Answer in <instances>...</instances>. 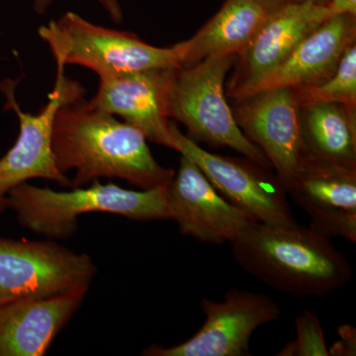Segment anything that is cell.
Returning <instances> with one entry per match:
<instances>
[{
    "instance_id": "14",
    "label": "cell",
    "mask_w": 356,
    "mask_h": 356,
    "mask_svg": "<svg viewBox=\"0 0 356 356\" xmlns=\"http://www.w3.org/2000/svg\"><path fill=\"white\" fill-rule=\"evenodd\" d=\"M177 70L165 67L99 77L89 103L139 129L147 140L175 151L166 105Z\"/></svg>"
},
{
    "instance_id": "20",
    "label": "cell",
    "mask_w": 356,
    "mask_h": 356,
    "mask_svg": "<svg viewBox=\"0 0 356 356\" xmlns=\"http://www.w3.org/2000/svg\"><path fill=\"white\" fill-rule=\"evenodd\" d=\"M298 337L288 343L278 355H329L325 348L324 334L317 317L311 312H303L296 318Z\"/></svg>"
},
{
    "instance_id": "18",
    "label": "cell",
    "mask_w": 356,
    "mask_h": 356,
    "mask_svg": "<svg viewBox=\"0 0 356 356\" xmlns=\"http://www.w3.org/2000/svg\"><path fill=\"white\" fill-rule=\"evenodd\" d=\"M302 158L356 166V109L341 103L300 105Z\"/></svg>"
},
{
    "instance_id": "23",
    "label": "cell",
    "mask_w": 356,
    "mask_h": 356,
    "mask_svg": "<svg viewBox=\"0 0 356 356\" xmlns=\"http://www.w3.org/2000/svg\"><path fill=\"white\" fill-rule=\"evenodd\" d=\"M327 8L331 16L343 14L356 15V0H330Z\"/></svg>"
},
{
    "instance_id": "12",
    "label": "cell",
    "mask_w": 356,
    "mask_h": 356,
    "mask_svg": "<svg viewBox=\"0 0 356 356\" xmlns=\"http://www.w3.org/2000/svg\"><path fill=\"white\" fill-rule=\"evenodd\" d=\"M286 192L308 215L311 229L356 242V166L303 156Z\"/></svg>"
},
{
    "instance_id": "16",
    "label": "cell",
    "mask_w": 356,
    "mask_h": 356,
    "mask_svg": "<svg viewBox=\"0 0 356 356\" xmlns=\"http://www.w3.org/2000/svg\"><path fill=\"white\" fill-rule=\"evenodd\" d=\"M355 44L356 15L332 16L306 37L278 67L255 83L243 99L268 89L323 83L334 74L343 54Z\"/></svg>"
},
{
    "instance_id": "17",
    "label": "cell",
    "mask_w": 356,
    "mask_h": 356,
    "mask_svg": "<svg viewBox=\"0 0 356 356\" xmlns=\"http://www.w3.org/2000/svg\"><path fill=\"white\" fill-rule=\"evenodd\" d=\"M266 17L257 0H225L219 11L186 40L182 67L210 57L238 55L254 39Z\"/></svg>"
},
{
    "instance_id": "2",
    "label": "cell",
    "mask_w": 356,
    "mask_h": 356,
    "mask_svg": "<svg viewBox=\"0 0 356 356\" xmlns=\"http://www.w3.org/2000/svg\"><path fill=\"white\" fill-rule=\"evenodd\" d=\"M332 238L310 227H273L254 222L229 243L243 270L278 292L292 296H329L353 275Z\"/></svg>"
},
{
    "instance_id": "3",
    "label": "cell",
    "mask_w": 356,
    "mask_h": 356,
    "mask_svg": "<svg viewBox=\"0 0 356 356\" xmlns=\"http://www.w3.org/2000/svg\"><path fill=\"white\" fill-rule=\"evenodd\" d=\"M166 187L136 191L95 180L88 187L56 191L25 182L8 192L6 209L13 211L29 231L64 240L76 233L77 218L86 213H110L138 221L170 219Z\"/></svg>"
},
{
    "instance_id": "7",
    "label": "cell",
    "mask_w": 356,
    "mask_h": 356,
    "mask_svg": "<svg viewBox=\"0 0 356 356\" xmlns=\"http://www.w3.org/2000/svg\"><path fill=\"white\" fill-rule=\"evenodd\" d=\"M175 151L198 165L208 180L229 203L261 224L293 227L298 224L287 192L270 168L252 159L209 153L170 122Z\"/></svg>"
},
{
    "instance_id": "11",
    "label": "cell",
    "mask_w": 356,
    "mask_h": 356,
    "mask_svg": "<svg viewBox=\"0 0 356 356\" xmlns=\"http://www.w3.org/2000/svg\"><path fill=\"white\" fill-rule=\"evenodd\" d=\"M299 107L294 89L278 88L236 102L232 109L243 135L266 156L285 191L301 163Z\"/></svg>"
},
{
    "instance_id": "19",
    "label": "cell",
    "mask_w": 356,
    "mask_h": 356,
    "mask_svg": "<svg viewBox=\"0 0 356 356\" xmlns=\"http://www.w3.org/2000/svg\"><path fill=\"white\" fill-rule=\"evenodd\" d=\"M293 89L299 105L341 103L356 109V44L346 51L329 79L318 86Z\"/></svg>"
},
{
    "instance_id": "10",
    "label": "cell",
    "mask_w": 356,
    "mask_h": 356,
    "mask_svg": "<svg viewBox=\"0 0 356 356\" xmlns=\"http://www.w3.org/2000/svg\"><path fill=\"white\" fill-rule=\"evenodd\" d=\"M166 198L170 219L180 233L200 243H229L257 222L222 197L198 165L184 154L166 187Z\"/></svg>"
},
{
    "instance_id": "4",
    "label": "cell",
    "mask_w": 356,
    "mask_h": 356,
    "mask_svg": "<svg viewBox=\"0 0 356 356\" xmlns=\"http://www.w3.org/2000/svg\"><path fill=\"white\" fill-rule=\"evenodd\" d=\"M56 63L79 65L98 77L184 67L186 41L168 48L147 43L134 33L95 24L69 11L39 28Z\"/></svg>"
},
{
    "instance_id": "6",
    "label": "cell",
    "mask_w": 356,
    "mask_h": 356,
    "mask_svg": "<svg viewBox=\"0 0 356 356\" xmlns=\"http://www.w3.org/2000/svg\"><path fill=\"white\" fill-rule=\"evenodd\" d=\"M55 84L49 93L48 102L38 113L21 108L16 99L19 81L6 79L0 81V92L4 96V110L13 111L19 123V134L13 147L0 159V215L6 211L8 192L31 179L51 180L63 187H72L67 175L60 172L54 158L51 139L54 122L64 105L81 99L86 89L76 79L65 74V67L56 63Z\"/></svg>"
},
{
    "instance_id": "13",
    "label": "cell",
    "mask_w": 356,
    "mask_h": 356,
    "mask_svg": "<svg viewBox=\"0 0 356 356\" xmlns=\"http://www.w3.org/2000/svg\"><path fill=\"white\" fill-rule=\"evenodd\" d=\"M332 17L327 6L291 4L266 14L254 39L236 55L226 96L242 100L255 83L278 67L298 44Z\"/></svg>"
},
{
    "instance_id": "22",
    "label": "cell",
    "mask_w": 356,
    "mask_h": 356,
    "mask_svg": "<svg viewBox=\"0 0 356 356\" xmlns=\"http://www.w3.org/2000/svg\"><path fill=\"white\" fill-rule=\"evenodd\" d=\"M257 2L261 4L266 14H270L291 4L313 3L327 6L330 0H257Z\"/></svg>"
},
{
    "instance_id": "21",
    "label": "cell",
    "mask_w": 356,
    "mask_h": 356,
    "mask_svg": "<svg viewBox=\"0 0 356 356\" xmlns=\"http://www.w3.org/2000/svg\"><path fill=\"white\" fill-rule=\"evenodd\" d=\"M57 0H32V8L35 13L38 15H44L48 13ZM97 2L103 10L105 11L113 21L115 24H121L124 20L123 8H122L120 1L119 0H95Z\"/></svg>"
},
{
    "instance_id": "8",
    "label": "cell",
    "mask_w": 356,
    "mask_h": 356,
    "mask_svg": "<svg viewBox=\"0 0 356 356\" xmlns=\"http://www.w3.org/2000/svg\"><path fill=\"white\" fill-rule=\"evenodd\" d=\"M92 259L51 241L0 238V305L90 284Z\"/></svg>"
},
{
    "instance_id": "9",
    "label": "cell",
    "mask_w": 356,
    "mask_h": 356,
    "mask_svg": "<svg viewBox=\"0 0 356 356\" xmlns=\"http://www.w3.org/2000/svg\"><path fill=\"white\" fill-rule=\"evenodd\" d=\"M205 322L191 339L172 348L153 344L146 356L250 355V341L261 325L275 322L282 315L280 307L268 295L232 288L222 301L203 298Z\"/></svg>"
},
{
    "instance_id": "5",
    "label": "cell",
    "mask_w": 356,
    "mask_h": 356,
    "mask_svg": "<svg viewBox=\"0 0 356 356\" xmlns=\"http://www.w3.org/2000/svg\"><path fill=\"white\" fill-rule=\"evenodd\" d=\"M236 58L210 57L177 69L168 92V117L185 126L194 142L229 147L273 170L261 149L243 135L226 100L225 79Z\"/></svg>"
},
{
    "instance_id": "15",
    "label": "cell",
    "mask_w": 356,
    "mask_h": 356,
    "mask_svg": "<svg viewBox=\"0 0 356 356\" xmlns=\"http://www.w3.org/2000/svg\"><path fill=\"white\" fill-rule=\"evenodd\" d=\"M89 285L0 305V356H43L83 303Z\"/></svg>"
},
{
    "instance_id": "1",
    "label": "cell",
    "mask_w": 356,
    "mask_h": 356,
    "mask_svg": "<svg viewBox=\"0 0 356 356\" xmlns=\"http://www.w3.org/2000/svg\"><path fill=\"white\" fill-rule=\"evenodd\" d=\"M139 129L76 100L58 110L54 122V158L65 175L74 170L72 188L100 178H120L140 191L166 187L175 172L159 165Z\"/></svg>"
}]
</instances>
